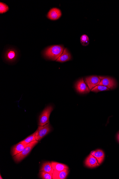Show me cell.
Instances as JSON below:
<instances>
[{
  "mask_svg": "<svg viewBox=\"0 0 119 179\" xmlns=\"http://www.w3.org/2000/svg\"><path fill=\"white\" fill-rule=\"evenodd\" d=\"M81 43L83 46H86L89 45V39L87 35H84L81 37Z\"/></svg>",
  "mask_w": 119,
  "mask_h": 179,
  "instance_id": "20",
  "label": "cell"
},
{
  "mask_svg": "<svg viewBox=\"0 0 119 179\" xmlns=\"http://www.w3.org/2000/svg\"><path fill=\"white\" fill-rule=\"evenodd\" d=\"M84 165L86 167L91 168H95L100 165L97 159L91 154L86 158Z\"/></svg>",
  "mask_w": 119,
  "mask_h": 179,
  "instance_id": "9",
  "label": "cell"
},
{
  "mask_svg": "<svg viewBox=\"0 0 119 179\" xmlns=\"http://www.w3.org/2000/svg\"><path fill=\"white\" fill-rule=\"evenodd\" d=\"M77 92L80 94H86L90 92V90L84 81L83 78L78 80L75 85Z\"/></svg>",
  "mask_w": 119,
  "mask_h": 179,
  "instance_id": "7",
  "label": "cell"
},
{
  "mask_svg": "<svg viewBox=\"0 0 119 179\" xmlns=\"http://www.w3.org/2000/svg\"><path fill=\"white\" fill-rule=\"evenodd\" d=\"M9 10V8L6 4L1 2L0 3V13H3L7 12Z\"/></svg>",
  "mask_w": 119,
  "mask_h": 179,
  "instance_id": "21",
  "label": "cell"
},
{
  "mask_svg": "<svg viewBox=\"0 0 119 179\" xmlns=\"http://www.w3.org/2000/svg\"><path fill=\"white\" fill-rule=\"evenodd\" d=\"M51 163L53 168L55 171H61L69 169V167L64 164L53 161L51 162Z\"/></svg>",
  "mask_w": 119,
  "mask_h": 179,
  "instance_id": "15",
  "label": "cell"
},
{
  "mask_svg": "<svg viewBox=\"0 0 119 179\" xmlns=\"http://www.w3.org/2000/svg\"><path fill=\"white\" fill-rule=\"evenodd\" d=\"M117 138L118 141L119 142V132H118L117 135Z\"/></svg>",
  "mask_w": 119,
  "mask_h": 179,
  "instance_id": "22",
  "label": "cell"
},
{
  "mask_svg": "<svg viewBox=\"0 0 119 179\" xmlns=\"http://www.w3.org/2000/svg\"><path fill=\"white\" fill-rule=\"evenodd\" d=\"M40 171L53 173L54 170L52 167L51 162H46L43 163L40 168Z\"/></svg>",
  "mask_w": 119,
  "mask_h": 179,
  "instance_id": "16",
  "label": "cell"
},
{
  "mask_svg": "<svg viewBox=\"0 0 119 179\" xmlns=\"http://www.w3.org/2000/svg\"><path fill=\"white\" fill-rule=\"evenodd\" d=\"M38 143V141L36 140L30 142L22 152L14 156L13 159H14L15 162L17 163L20 162L23 159L25 158H26L27 156H28L31 151H32V150L33 149V148Z\"/></svg>",
  "mask_w": 119,
  "mask_h": 179,
  "instance_id": "2",
  "label": "cell"
},
{
  "mask_svg": "<svg viewBox=\"0 0 119 179\" xmlns=\"http://www.w3.org/2000/svg\"><path fill=\"white\" fill-rule=\"evenodd\" d=\"M53 109V106H49L42 112L39 117L38 125L39 126H44L49 123L50 116Z\"/></svg>",
  "mask_w": 119,
  "mask_h": 179,
  "instance_id": "3",
  "label": "cell"
},
{
  "mask_svg": "<svg viewBox=\"0 0 119 179\" xmlns=\"http://www.w3.org/2000/svg\"><path fill=\"white\" fill-rule=\"evenodd\" d=\"M72 57L68 49L66 48L64 49V52L57 59L56 61L57 62L63 63L68 61L72 60Z\"/></svg>",
  "mask_w": 119,
  "mask_h": 179,
  "instance_id": "14",
  "label": "cell"
},
{
  "mask_svg": "<svg viewBox=\"0 0 119 179\" xmlns=\"http://www.w3.org/2000/svg\"><path fill=\"white\" fill-rule=\"evenodd\" d=\"M29 144H26L20 142L18 144L15 145L11 149L12 156H14L20 153Z\"/></svg>",
  "mask_w": 119,
  "mask_h": 179,
  "instance_id": "13",
  "label": "cell"
},
{
  "mask_svg": "<svg viewBox=\"0 0 119 179\" xmlns=\"http://www.w3.org/2000/svg\"><path fill=\"white\" fill-rule=\"evenodd\" d=\"M39 174L40 177L42 179H53V173H47L43 171H40Z\"/></svg>",
  "mask_w": 119,
  "mask_h": 179,
  "instance_id": "19",
  "label": "cell"
},
{
  "mask_svg": "<svg viewBox=\"0 0 119 179\" xmlns=\"http://www.w3.org/2000/svg\"><path fill=\"white\" fill-rule=\"evenodd\" d=\"M110 90L108 88L104 85H99L91 89V91L95 93H98L101 91H109Z\"/></svg>",
  "mask_w": 119,
  "mask_h": 179,
  "instance_id": "17",
  "label": "cell"
},
{
  "mask_svg": "<svg viewBox=\"0 0 119 179\" xmlns=\"http://www.w3.org/2000/svg\"><path fill=\"white\" fill-rule=\"evenodd\" d=\"M101 79L99 85H104L108 88L109 89H114L117 87V82L112 78L109 77H99Z\"/></svg>",
  "mask_w": 119,
  "mask_h": 179,
  "instance_id": "6",
  "label": "cell"
},
{
  "mask_svg": "<svg viewBox=\"0 0 119 179\" xmlns=\"http://www.w3.org/2000/svg\"><path fill=\"white\" fill-rule=\"evenodd\" d=\"M35 140H36L35 138V132L32 135H30L29 136H28L24 140L21 141L20 142L21 143L28 144H29L30 143V142Z\"/></svg>",
  "mask_w": 119,
  "mask_h": 179,
  "instance_id": "18",
  "label": "cell"
},
{
  "mask_svg": "<svg viewBox=\"0 0 119 179\" xmlns=\"http://www.w3.org/2000/svg\"><path fill=\"white\" fill-rule=\"evenodd\" d=\"M69 170V169L61 171L54 170L53 173V179H65L68 176Z\"/></svg>",
  "mask_w": 119,
  "mask_h": 179,
  "instance_id": "11",
  "label": "cell"
},
{
  "mask_svg": "<svg viewBox=\"0 0 119 179\" xmlns=\"http://www.w3.org/2000/svg\"><path fill=\"white\" fill-rule=\"evenodd\" d=\"M1 179H3L1 177Z\"/></svg>",
  "mask_w": 119,
  "mask_h": 179,
  "instance_id": "23",
  "label": "cell"
},
{
  "mask_svg": "<svg viewBox=\"0 0 119 179\" xmlns=\"http://www.w3.org/2000/svg\"><path fill=\"white\" fill-rule=\"evenodd\" d=\"M101 79L98 76H93L85 78L84 82L89 87L90 90L99 85Z\"/></svg>",
  "mask_w": 119,
  "mask_h": 179,
  "instance_id": "5",
  "label": "cell"
},
{
  "mask_svg": "<svg viewBox=\"0 0 119 179\" xmlns=\"http://www.w3.org/2000/svg\"><path fill=\"white\" fill-rule=\"evenodd\" d=\"M63 45H54L46 48L43 54L45 58L50 60H56L64 50Z\"/></svg>",
  "mask_w": 119,
  "mask_h": 179,
  "instance_id": "1",
  "label": "cell"
},
{
  "mask_svg": "<svg viewBox=\"0 0 119 179\" xmlns=\"http://www.w3.org/2000/svg\"><path fill=\"white\" fill-rule=\"evenodd\" d=\"M90 154H91L97 159L100 165L104 161L105 154L104 152L102 150L98 149L93 150V151H92Z\"/></svg>",
  "mask_w": 119,
  "mask_h": 179,
  "instance_id": "12",
  "label": "cell"
},
{
  "mask_svg": "<svg viewBox=\"0 0 119 179\" xmlns=\"http://www.w3.org/2000/svg\"><path fill=\"white\" fill-rule=\"evenodd\" d=\"M52 127L49 123L44 126H39L35 132L36 140L40 141L50 132Z\"/></svg>",
  "mask_w": 119,
  "mask_h": 179,
  "instance_id": "4",
  "label": "cell"
},
{
  "mask_svg": "<svg viewBox=\"0 0 119 179\" xmlns=\"http://www.w3.org/2000/svg\"><path fill=\"white\" fill-rule=\"evenodd\" d=\"M18 57V52L15 49L10 48L6 51L5 54V60L8 62H12L17 60Z\"/></svg>",
  "mask_w": 119,
  "mask_h": 179,
  "instance_id": "8",
  "label": "cell"
},
{
  "mask_svg": "<svg viewBox=\"0 0 119 179\" xmlns=\"http://www.w3.org/2000/svg\"><path fill=\"white\" fill-rule=\"evenodd\" d=\"M61 16L62 12L60 9L54 8L49 11L47 15V17L51 20H58Z\"/></svg>",
  "mask_w": 119,
  "mask_h": 179,
  "instance_id": "10",
  "label": "cell"
}]
</instances>
